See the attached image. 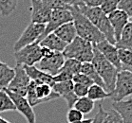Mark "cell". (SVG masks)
I'll return each mask as SVG.
<instances>
[{
  "label": "cell",
  "instance_id": "obj_1",
  "mask_svg": "<svg viewBox=\"0 0 132 123\" xmlns=\"http://www.w3.org/2000/svg\"><path fill=\"white\" fill-rule=\"evenodd\" d=\"M79 11L93 24V26L102 33L105 39L112 45L116 44L114 30L111 27L108 15L103 12L100 7H87L85 5L78 7Z\"/></svg>",
  "mask_w": 132,
  "mask_h": 123
},
{
  "label": "cell",
  "instance_id": "obj_2",
  "mask_svg": "<svg viewBox=\"0 0 132 123\" xmlns=\"http://www.w3.org/2000/svg\"><path fill=\"white\" fill-rule=\"evenodd\" d=\"M69 10L72 13L73 24L75 26L77 36L93 45L105 40L102 33L79 11L78 7H70Z\"/></svg>",
  "mask_w": 132,
  "mask_h": 123
},
{
  "label": "cell",
  "instance_id": "obj_3",
  "mask_svg": "<svg viewBox=\"0 0 132 123\" xmlns=\"http://www.w3.org/2000/svg\"><path fill=\"white\" fill-rule=\"evenodd\" d=\"M91 63L93 64L98 75L100 76V78L102 79L106 92L111 93L114 90L119 70L112 63H109L97 50L94 45H93V59Z\"/></svg>",
  "mask_w": 132,
  "mask_h": 123
},
{
  "label": "cell",
  "instance_id": "obj_4",
  "mask_svg": "<svg viewBox=\"0 0 132 123\" xmlns=\"http://www.w3.org/2000/svg\"><path fill=\"white\" fill-rule=\"evenodd\" d=\"M65 59H73L81 63H91L93 59V44L76 37L63 51Z\"/></svg>",
  "mask_w": 132,
  "mask_h": 123
},
{
  "label": "cell",
  "instance_id": "obj_5",
  "mask_svg": "<svg viewBox=\"0 0 132 123\" xmlns=\"http://www.w3.org/2000/svg\"><path fill=\"white\" fill-rule=\"evenodd\" d=\"M59 98V95L53 91L52 86L48 84L35 83L34 81H30V83L28 86L26 99H28L31 107Z\"/></svg>",
  "mask_w": 132,
  "mask_h": 123
},
{
  "label": "cell",
  "instance_id": "obj_6",
  "mask_svg": "<svg viewBox=\"0 0 132 123\" xmlns=\"http://www.w3.org/2000/svg\"><path fill=\"white\" fill-rule=\"evenodd\" d=\"M132 95V73L127 70H121L118 73L114 90L109 93L113 102L125 100L126 97Z\"/></svg>",
  "mask_w": 132,
  "mask_h": 123
},
{
  "label": "cell",
  "instance_id": "obj_7",
  "mask_svg": "<svg viewBox=\"0 0 132 123\" xmlns=\"http://www.w3.org/2000/svg\"><path fill=\"white\" fill-rule=\"evenodd\" d=\"M42 48L38 43L27 45L14 52L16 64L23 66H34L42 60Z\"/></svg>",
  "mask_w": 132,
  "mask_h": 123
},
{
  "label": "cell",
  "instance_id": "obj_8",
  "mask_svg": "<svg viewBox=\"0 0 132 123\" xmlns=\"http://www.w3.org/2000/svg\"><path fill=\"white\" fill-rule=\"evenodd\" d=\"M45 27L46 25L34 24L30 22L25 29L21 36L19 37V39L15 42L13 45V51L16 52L27 45H30L34 43H38L40 37L42 36L43 32L45 30Z\"/></svg>",
  "mask_w": 132,
  "mask_h": 123
},
{
  "label": "cell",
  "instance_id": "obj_9",
  "mask_svg": "<svg viewBox=\"0 0 132 123\" xmlns=\"http://www.w3.org/2000/svg\"><path fill=\"white\" fill-rule=\"evenodd\" d=\"M70 9V8H69ZM69 9H56L53 10L51 12V18L48 20V24L46 25L45 30L43 32L42 36L40 37L38 43L41 40L48 35L50 33L54 32L57 30L58 27H60L61 26L69 23V22L73 21V17H72V13Z\"/></svg>",
  "mask_w": 132,
  "mask_h": 123
},
{
  "label": "cell",
  "instance_id": "obj_10",
  "mask_svg": "<svg viewBox=\"0 0 132 123\" xmlns=\"http://www.w3.org/2000/svg\"><path fill=\"white\" fill-rule=\"evenodd\" d=\"M14 77L11 81L9 87L7 90H9L12 93H14L19 96L25 97L27 96L28 86L30 83V79L29 78L24 66L20 64H15L14 66Z\"/></svg>",
  "mask_w": 132,
  "mask_h": 123
},
{
  "label": "cell",
  "instance_id": "obj_11",
  "mask_svg": "<svg viewBox=\"0 0 132 123\" xmlns=\"http://www.w3.org/2000/svg\"><path fill=\"white\" fill-rule=\"evenodd\" d=\"M65 57L63 53L61 52H54L53 54L50 57L43 58L39 63H37V68L40 69L41 71L47 73L51 77L56 76L63 67L65 63Z\"/></svg>",
  "mask_w": 132,
  "mask_h": 123
},
{
  "label": "cell",
  "instance_id": "obj_12",
  "mask_svg": "<svg viewBox=\"0 0 132 123\" xmlns=\"http://www.w3.org/2000/svg\"><path fill=\"white\" fill-rule=\"evenodd\" d=\"M5 91L7 92V94L10 96V98L12 99V100L13 101L15 105L16 111H18L23 117L26 118L28 123H36V117L35 113L33 111V108L30 106V104L29 103L28 99L25 97L19 96L16 95L14 93L10 92L9 90L5 89Z\"/></svg>",
  "mask_w": 132,
  "mask_h": 123
},
{
  "label": "cell",
  "instance_id": "obj_13",
  "mask_svg": "<svg viewBox=\"0 0 132 123\" xmlns=\"http://www.w3.org/2000/svg\"><path fill=\"white\" fill-rule=\"evenodd\" d=\"M30 2H31V6H30L31 23L40 25L48 24L52 11L39 0H30Z\"/></svg>",
  "mask_w": 132,
  "mask_h": 123
},
{
  "label": "cell",
  "instance_id": "obj_14",
  "mask_svg": "<svg viewBox=\"0 0 132 123\" xmlns=\"http://www.w3.org/2000/svg\"><path fill=\"white\" fill-rule=\"evenodd\" d=\"M97 50L106 59V60L111 63L120 72L122 70V64L119 60V55H118V48L115 45H112L106 40H104L102 42L93 45Z\"/></svg>",
  "mask_w": 132,
  "mask_h": 123
},
{
  "label": "cell",
  "instance_id": "obj_15",
  "mask_svg": "<svg viewBox=\"0 0 132 123\" xmlns=\"http://www.w3.org/2000/svg\"><path fill=\"white\" fill-rule=\"evenodd\" d=\"M52 89L56 94L59 95L60 98H63L67 102L69 109L73 108V105L78 99L73 92V81H64V82H57L54 83Z\"/></svg>",
  "mask_w": 132,
  "mask_h": 123
},
{
  "label": "cell",
  "instance_id": "obj_16",
  "mask_svg": "<svg viewBox=\"0 0 132 123\" xmlns=\"http://www.w3.org/2000/svg\"><path fill=\"white\" fill-rule=\"evenodd\" d=\"M109 23H110L111 27L114 30V35H115V40L117 42L119 38L121 36V33L126 26V24L129 22L128 16L120 10H117L113 12L112 13L108 15Z\"/></svg>",
  "mask_w": 132,
  "mask_h": 123
},
{
  "label": "cell",
  "instance_id": "obj_17",
  "mask_svg": "<svg viewBox=\"0 0 132 123\" xmlns=\"http://www.w3.org/2000/svg\"><path fill=\"white\" fill-rule=\"evenodd\" d=\"M38 44L41 48H46L53 52H61V53H63V51L68 45L54 33H50L48 35L44 37Z\"/></svg>",
  "mask_w": 132,
  "mask_h": 123
},
{
  "label": "cell",
  "instance_id": "obj_18",
  "mask_svg": "<svg viewBox=\"0 0 132 123\" xmlns=\"http://www.w3.org/2000/svg\"><path fill=\"white\" fill-rule=\"evenodd\" d=\"M24 68L31 81H34L35 83L48 84L51 86L54 85L53 77L41 71L36 66H24Z\"/></svg>",
  "mask_w": 132,
  "mask_h": 123
},
{
  "label": "cell",
  "instance_id": "obj_19",
  "mask_svg": "<svg viewBox=\"0 0 132 123\" xmlns=\"http://www.w3.org/2000/svg\"><path fill=\"white\" fill-rule=\"evenodd\" d=\"M112 109H114L120 115L123 123H132V100H121L113 102Z\"/></svg>",
  "mask_w": 132,
  "mask_h": 123
},
{
  "label": "cell",
  "instance_id": "obj_20",
  "mask_svg": "<svg viewBox=\"0 0 132 123\" xmlns=\"http://www.w3.org/2000/svg\"><path fill=\"white\" fill-rule=\"evenodd\" d=\"M52 33H54L56 36L59 37L62 41L66 43L67 45L70 44L77 37V33H76V30H75L73 21L69 22V23L61 26L60 27H58L57 30Z\"/></svg>",
  "mask_w": 132,
  "mask_h": 123
},
{
  "label": "cell",
  "instance_id": "obj_21",
  "mask_svg": "<svg viewBox=\"0 0 132 123\" xmlns=\"http://www.w3.org/2000/svg\"><path fill=\"white\" fill-rule=\"evenodd\" d=\"M115 45L119 49H127L132 51V20H129L126 24Z\"/></svg>",
  "mask_w": 132,
  "mask_h": 123
},
{
  "label": "cell",
  "instance_id": "obj_22",
  "mask_svg": "<svg viewBox=\"0 0 132 123\" xmlns=\"http://www.w3.org/2000/svg\"><path fill=\"white\" fill-rule=\"evenodd\" d=\"M14 74V68H12L7 63L0 62V90H5L9 87Z\"/></svg>",
  "mask_w": 132,
  "mask_h": 123
},
{
  "label": "cell",
  "instance_id": "obj_23",
  "mask_svg": "<svg viewBox=\"0 0 132 123\" xmlns=\"http://www.w3.org/2000/svg\"><path fill=\"white\" fill-rule=\"evenodd\" d=\"M81 73L82 74H84V75L87 76V77L94 82V84L100 85V86H102L103 88H105V84H104V82H103L102 79L100 78V76L98 75V73L96 72V70H95L94 66H93V64L91 63H82Z\"/></svg>",
  "mask_w": 132,
  "mask_h": 123
},
{
  "label": "cell",
  "instance_id": "obj_24",
  "mask_svg": "<svg viewBox=\"0 0 132 123\" xmlns=\"http://www.w3.org/2000/svg\"><path fill=\"white\" fill-rule=\"evenodd\" d=\"M87 97L91 100H93V101L103 100V99L109 98V93L106 92L105 88H103L102 86L97 85V84H93L88 88Z\"/></svg>",
  "mask_w": 132,
  "mask_h": 123
},
{
  "label": "cell",
  "instance_id": "obj_25",
  "mask_svg": "<svg viewBox=\"0 0 132 123\" xmlns=\"http://www.w3.org/2000/svg\"><path fill=\"white\" fill-rule=\"evenodd\" d=\"M94 101L88 99L87 97H84V98H79L76 102L73 105V108L76 110H78L79 112H81L83 115L89 114L93 111L94 109Z\"/></svg>",
  "mask_w": 132,
  "mask_h": 123
},
{
  "label": "cell",
  "instance_id": "obj_26",
  "mask_svg": "<svg viewBox=\"0 0 132 123\" xmlns=\"http://www.w3.org/2000/svg\"><path fill=\"white\" fill-rule=\"evenodd\" d=\"M16 111L15 105L5 90H0V113Z\"/></svg>",
  "mask_w": 132,
  "mask_h": 123
},
{
  "label": "cell",
  "instance_id": "obj_27",
  "mask_svg": "<svg viewBox=\"0 0 132 123\" xmlns=\"http://www.w3.org/2000/svg\"><path fill=\"white\" fill-rule=\"evenodd\" d=\"M81 67L82 63L78 61L73 60V59H66L63 67L61 69L74 77L75 75L81 73Z\"/></svg>",
  "mask_w": 132,
  "mask_h": 123
},
{
  "label": "cell",
  "instance_id": "obj_28",
  "mask_svg": "<svg viewBox=\"0 0 132 123\" xmlns=\"http://www.w3.org/2000/svg\"><path fill=\"white\" fill-rule=\"evenodd\" d=\"M17 6V0H0V14L7 17L14 12Z\"/></svg>",
  "mask_w": 132,
  "mask_h": 123
},
{
  "label": "cell",
  "instance_id": "obj_29",
  "mask_svg": "<svg viewBox=\"0 0 132 123\" xmlns=\"http://www.w3.org/2000/svg\"><path fill=\"white\" fill-rule=\"evenodd\" d=\"M119 60L122 64V70L132 67V51L127 49H119L118 48Z\"/></svg>",
  "mask_w": 132,
  "mask_h": 123
},
{
  "label": "cell",
  "instance_id": "obj_30",
  "mask_svg": "<svg viewBox=\"0 0 132 123\" xmlns=\"http://www.w3.org/2000/svg\"><path fill=\"white\" fill-rule=\"evenodd\" d=\"M120 2L121 0H105L102 5L100 6V8L102 9V11L105 14L108 15L115 11H117Z\"/></svg>",
  "mask_w": 132,
  "mask_h": 123
},
{
  "label": "cell",
  "instance_id": "obj_31",
  "mask_svg": "<svg viewBox=\"0 0 132 123\" xmlns=\"http://www.w3.org/2000/svg\"><path fill=\"white\" fill-rule=\"evenodd\" d=\"M102 123H123V121L114 109H110L109 111H106V116Z\"/></svg>",
  "mask_w": 132,
  "mask_h": 123
},
{
  "label": "cell",
  "instance_id": "obj_32",
  "mask_svg": "<svg viewBox=\"0 0 132 123\" xmlns=\"http://www.w3.org/2000/svg\"><path fill=\"white\" fill-rule=\"evenodd\" d=\"M83 119H84V115L82 114L81 112H79L75 108L69 109V112L67 114V120L69 123L78 122Z\"/></svg>",
  "mask_w": 132,
  "mask_h": 123
},
{
  "label": "cell",
  "instance_id": "obj_33",
  "mask_svg": "<svg viewBox=\"0 0 132 123\" xmlns=\"http://www.w3.org/2000/svg\"><path fill=\"white\" fill-rule=\"evenodd\" d=\"M44 5L48 7L51 11L56 9H69L70 7L67 6L61 0H39Z\"/></svg>",
  "mask_w": 132,
  "mask_h": 123
},
{
  "label": "cell",
  "instance_id": "obj_34",
  "mask_svg": "<svg viewBox=\"0 0 132 123\" xmlns=\"http://www.w3.org/2000/svg\"><path fill=\"white\" fill-rule=\"evenodd\" d=\"M118 10L123 11L129 19H132V0H121Z\"/></svg>",
  "mask_w": 132,
  "mask_h": 123
},
{
  "label": "cell",
  "instance_id": "obj_35",
  "mask_svg": "<svg viewBox=\"0 0 132 123\" xmlns=\"http://www.w3.org/2000/svg\"><path fill=\"white\" fill-rule=\"evenodd\" d=\"M72 81H73V83H80V84H83V85H86L87 87H90L91 85L94 84V82L87 76L84 75L82 73H79L77 75H75L73 77Z\"/></svg>",
  "mask_w": 132,
  "mask_h": 123
},
{
  "label": "cell",
  "instance_id": "obj_36",
  "mask_svg": "<svg viewBox=\"0 0 132 123\" xmlns=\"http://www.w3.org/2000/svg\"><path fill=\"white\" fill-rule=\"evenodd\" d=\"M88 88L89 87L83 85L80 83H73V92H74L75 96L77 98H84L87 97V92H88Z\"/></svg>",
  "mask_w": 132,
  "mask_h": 123
},
{
  "label": "cell",
  "instance_id": "obj_37",
  "mask_svg": "<svg viewBox=\"0 0 132 123\" xmlns=\"http://www.w3.org/2000/svg\"><path fill=\"white\" fill-rule=\"evenodd\" d=\"M98 108H99L98 109V112L96 113L95 117H93L92 123H102L103 120H104V118H105V116H106V111L103 108L102 103H100Z\"/></svg>",
  "mask_w": 132,
  "mask_h": 123
},
{
  "label": "cell",
  "instance_id": "obj_38",
  "mask_svg": "<svg viewBox=\"0 0 132 123\" xmlns=\"http://www.w3.org/2000/svg\"><path fill=\"white\" fill-rule=\"evenodd\" d=\"M81 1L85 6L93 8V7H100L105 0H81Z\"/></svg>",
  "mask_w": 132,
  "mask_h": 123
},
{
  "label": "cell",
  "instance_id": "obj_39",
  "mask_svg": "<svg viewBox=\"0 0 132 123\" xmlns=\"http://www.w3.org/2000/svg\"><path fill=\"white\" fill-rule=\"evenodd\" d=\"M61 1L69 7H80L84 5L81 0H61Z\"/></svg>",
  "mask_w": 132,
  "mask_h": 123
},
{
  "label": "cell",
  "instance_id": "obj_40",
  "mask_svg": "<svg viewBox=\"0 0 132 123\" xmlns=\"http://www.w3.org/2000/svg\"><path fill=\"white\" fill-rule=\"evenodd\" d=\"M93 118H88V119H83L81 121H78V122H74V123H92Z\"/></svg>",
  "mask_w": 132,
  "mask_h": 123
},
{
  "label": "cell",
  "instance_id": "obj_41",
  "mask_svg": "<svg viewBox=\"0 0 132 123\" xmlns=\"http://www.w3.org/2000/svg\"><path fill=\"white\" fill-rule=\"evenodd\" d=\"M0 123H11V122H9L8 120L4 119V118H2V117H0Z\"/></svg>",
  "mask_w": 132,
  "mask_h": 123
},
{
  "label": "cell",
  "instance_id": "obj_42",
  "mask_svg": "<svg viewBox=\"0 0 132 123\" xmlns=\"http://www.w3.org/2000/svg\"><path fill=\"white\" fill-rule=\"evenodd\" d=\"M126 70H127V71H130V72L132 73V67L131 68H128V69H126Z\"/></svg>",
  "mask_w": 132,
  "mask_h": 123
},
{
  "label": "cell",
  "instance_id": "obj_43",
  "mask_svg": "<svg viewBox=\"0 0 132 123\" xmlns=\"http://www.w3.org/2000/svg\"><path fill=\"white\" fill-rule=\"evenodd\" d=\"M131 96H132V95H131ZM131 100H132V99H131Z\"/></svg>",
  "mask_w": 132,
  "mask_h": 123
}]
</instances>
